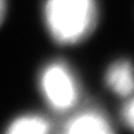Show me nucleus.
I'll return each instance as SVG.
<instances>
[{
  "label": "nucleus",
  "instance_id": "nucleus-7",
  "mask_svg": "<svg viewBox=\"0 0 134 134\" xmlns=\"http://www.w3.org/2000/svg\"><path fill=\"white\" fill-rule=\"evenodd\" d=\"M5 14H6V0H0V25L3 24Z\"/></svg>",
  "mask_w": 134,
  "mask_h": 134
},
{
  "label": "nucleus",
  "instance_id": "nucleus-2",
  "mask_svg": "<svg viewBox=\"0 0 134 134\" xmlns=\"http://www.w3.org/2000/svg\"><path fill=\"white\" fill-rule=\"evenodd\" d=\"M40 86L47 103L58 112L68 110L78 99L77 82L68 67L62 62H53L45 67Z\"/></svg>",
  "mask_w": 134,
  "mask_h": 134
},
{
  "label": "nucleus",
  "instance_id": "nucleus-6",
  "mask_svg": "<svg viewBox=\"0 0 134 134\" xmlns=\"http://www.w3.org/2000/svg\"><path fill=\"white\" fill-rule=\"evenodd\" d=\"M122 119L129 128L134 129V97L122 108Z\"/></svg>",
  "mask_w": 134,
  "mask_h": 134
},
{
  "label": "nucleus",
  "instance_id": "nucleus-5",
  "mask_svg": "<svg viewBox=\"0 0 134 134\" xmlns=\"http://www.w3.org/2000/svg\"><path fill=\"white\" fill-rule=\"evenodd\" d=\"M51 125L46 119L38 115H23L11 122L6 133L9 134H43L47 133Z\"/></svg>",
  "mask_w": 134,
  "mask_h": 134
},
{
  "label": "nucleus",
  "instance_id": "nucleus-1",
  "mask_svg": "<svg viewBox=\"0 0 134 134\" xmlns=\"http://www.w3.org/2000/svg\"><path fill=\"white\" fill-rule=\"evenodd\" d=\"M43 14L51 37L61 45H73L92 32L97 8L94 0H46Z\"/></svg>",
  "mask_w": 134,
  "mask_h": 134
},
{
  "label": "nucleus",
  "instance_id": "nucleus-4",
  "mask_svg": "<svg viewBox=\"0 0 134 134\" xmlns=\"http://www.w3.org/2000/svg\"><path fill=\"white\" fill-rule=\"evenodd\" d=\"M65 132L71 134L80 133H97V134H107L112 133L113 129L110 124L103 115L98 112L88 110L81 114H77L68 119L65 124Z\"/></svg>",
  "mask_w": 134,
  "mask_h": 134
},
{
  "label": "nucleus",
  "instance_id": "nucleus-3",
  "mask_svg": "<svg viewBox=\"0 0 134 134\" xmlns=\"http://www.w3.org/2000/svg\"><path fill=\"white\" fill-rule=\"evenodd\" d=\"M105 83L115 94L127 97L134 91V68L129 61L112 63L105 73Z\"/></svg>",
  "mask_w": 134,
  "mask_h": 134
}]
</instances>
